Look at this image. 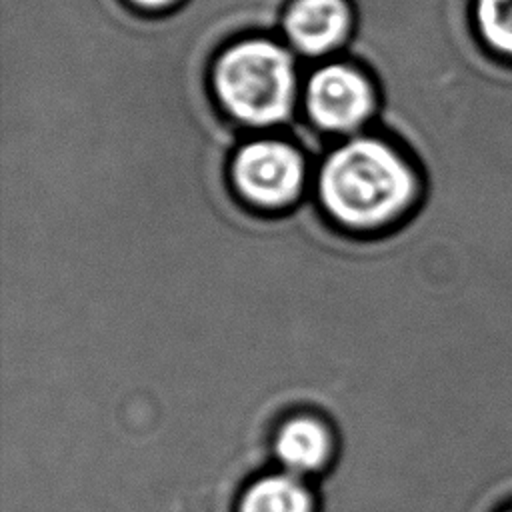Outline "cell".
<instances>
[{
  "instance_id": "1",
  "label": "cell",
  "mask_w": 512,
  "mask_h": 512,
  "mask_svg": "<svg viewBox=\"0 0 512 512\" xmlns=\"http://www.w3.org/2000/svg\"><path fill=\"white\" fill-rule=\"evenodd\" d=\"M322 198L330 212L352 226H374L412 200L416 180L386 144L360 138L336 150L322 170Z\"/></svg>"
},
{
  "instance_id": "2",
  "label": "cell",
  "mask_w": 512,
  "mask_h": 512,
  "mask_svg": "<svg viewBox=\"0 0 512 512\" xmlns=\"http://www.w3.org/2000/svg\"><path fill=\"white\" fill-rule=\"evenodd\" d=\"M214 78L224 106L248 124H272L290 112L292 62L268 40H246L230 48L218 60Z\"/></svg>"
},
{
  "instance_id": "3",
  "label": "cell",
  "mask_w": 512,
  "mask_h": 512,
  "mask_svg": "<svg viewBox=\"0 0 512 512\" xmlns=\"http://www.w3.org/2000/svg\"><path fill=\"white\" fill-rule=\"evenodd\" d=\"M238 188L260 204H284L302 184V160L286 144L254 142L246 146L234 166Z\"/></svg>"
},
{
  "instance_id": "4",
  "label": "cell",
  "mask_w": 512,
  "mask_h": 512,
  "mask_svg": "<svg viewBox=\"0 0 512 512\" xmlns=\"http://www.w3.org/2000/svg\"><path fill=\"white\" fill-rule=\"evenodd\" d=\"M372 108L368 82L348 66H326L308 84V110L328 130L358 126Z\"/></svg>"
},
{
  "instance_id": "5",
  "label": "cell",
  "mask_w": 512,
  "mask_h": 512,
  "mask_svg": "<svg viewBox=\"0 0 512 512\" xmlns=\"http://www.w3.org/2000/svg\"><path fill=\"white\" fill-rule=\"evenodd\" d=\"M290 40L306 54H324L348 32L350 10L344 0H296L284 20Z\"/></svg>"
},
{
  "instance_id": "6",
  "label": "cell",
  "mask_w": 512,
  "mask_h": 512,
  "mask_svg": "<svg viewBox=\"0 0 512 512\" xmlns=\"http://www.w3.org/2000/svg\"><path fill=\"white\" fill-rule=\"evenodd\" d=\"M278 458L294 472L318 468L328 452V436L324 428L306 418L288 422L276 440Z\"/></svg>"
},
{
  "instance_id": "7",
  "label": "cell",
  "mask_w": 512,
  "mask_h": 512,
  "mask_svg": "<svg viewBox=\"0 0 512 512\" xmlns=\"http://www.w3.org/2000/svg\"><path fill=\"white\" fill-rule=\"evenodd\" d=\"M240 512H312V498L296 478L268 476L246 490Z\"/></svg>"
},
{
  "instance_id": "8",
  "label": "cell",
  "mask_w": 512,
  "mask_h": 512,
  "mask_svg": "<svg viewBox=\"0 0 512 512\" xmlns=\"http://www.w3.org/2000/svg\"><path fill=\"white\" fill-rule=\"evenodd\" d=\"M472 16L484 48L512 62V0H474Z\"/></svg>"
},
{
  "instance_id": "9",
  "label": "cell",
  "mask_w": 512,
  "mask_h": 512,
  "mask_svg": "<svg viewBox=\"0 0 512 512\" xmlns=\"http://www.w3.org/2000/svg\"><path fill=\"white\" fill-rule=\"evenodd\" d=\"M132 2H136V4H140V6L156 8V6H164V4H168V2H172V0H132Z\"/></svg>"
},
{
  "instance_id": "10",
  "label": "cell",
  "mask_w": 512,
  "mask_h": 512,
  "mask_svg": "<svg viewBox=\"0 0 512 512\" xmlns=\"http://www.w3.org/2000/svg\"><path fill=\"white\" fill-rule=\"evenodd\" d=\"M504 512H512V506H510V508H508V510H504Z\"/></svg>"
}]
</instances>
